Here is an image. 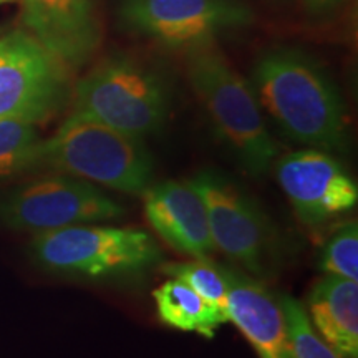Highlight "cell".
Wrapping results in <instances>:
<instances>
[{
  "instance_id": "21",
  "label": "cell",
  "mask_w": 358,
  "mask_h": 358,
  "mask_svg": "<svg viewBox=\"0 0 358 358\" xmlns=\"http://www.w3.org/2000/svg\"><path fill=\"white\" fill-rule=\"evenodd\" d=\"M13 0H0V6H6V3H10Z\"/></svg>"
},
{
  "instance_id": "10",
  "label": "cell",
  "mask_w": 358,
  "mask_h": 358,
  "mask_svg": "<svg viewBox=\"0 0 358 358\" xmlns=\"http://www.w3.org/2000/svg\"><path fill=\"white\" fill-rule=\"evenodd\" d=\"M274 163L282 191L307 226H322L357 206V182L327 151L299 150Z\"/></svg>"
},
{
  "instance_id": "12",
  "label": "cell",
  "mask_w": 358,
  "mask_h": 358,
  "mask_svg": "<svg viewBox=\"0 0 358 358\" xmlns=\"http://www.w3.org/2000/svg\"><path fill=\"white\" fill-rule=\"evenodd\" d=\"M150 226L169 248L192 259H208L214 244L203 199L189 182L163 181L143 192Z\"/></svg>"
},
{
  "instance_id": "8",
  "label": "cell",
  "mask_w": 358,
  "mask_h": 358,
  "mask_svg": "<svg viewBox=\"0 0 358 358\" xmlns=\"http://www.w3.org/2000/svg\"><path fill=\"white\" fill-rule=\"evenodd\" d=\"M118 15L129 32L186 50L254 22L244 0H122Z\"/></svg>"
},
{
  "instance_id": "9",
  "label": "cell",
  "mask_w": 358,
  "mask_h": 358,
  "mask_svg": "<svg viewBox=\"0 0 358 358\" xmlns=\"http://www.w3.org/2000/svg\"><path fill=\"white\" fill-rule=\"evenodd\" d=\"M124 208L78 178L48 176L17 187L0 201V221L10 229L38 232L120 219Z\"/></svg>"
},
{
  "instance_id": "7",
  "label": "cell",
  "mask_w": 358,
  "mask_h": 358,
  "mask_svg": "<svg viewBox=\"0 0 358 358\" xmlns=\"http://www.w3.org/2000/svg\"><path fill=\"white\" fill-rule=\"evenodd\" d=\"M69 69L25 29L0 35V118L47 122L69 101Z\"/></svg>"
},
{
  "instance_id": "18",
  "label": "cell",
  "mask_w": 358,
  "mask_h": 358,
  "mask_svg": "<svg viewBox=\"0 0 358 358\" xmlns=\"http://www.w3.org/2000/svg\"><path fill=\"white\" fill-rule=\"evenodd\" d=\"M282 313L285 320V332L290 358H342L312 325L306 307L292 295L280 294Z\"/></svg>"
},
{
  "instance_id": "2",
  "label": "cell",
  "mask_w": 358,
  "mask_h": 358,
  "mask_svg": "<svg viewBox=\"0 0 358 358\" xmlns=\"http://www.w3.org/2000/svg\"><path fill=\"white\" fill-rule=\"evenodd\" d=\"M186 70L214 129L244 171L254 178L266 174L279 150L252 83L227 62L216 42L187 48Z\"/></svg>"
},
{
  "instance_id": "16",
  "label": "cell",
  "mask_w": 358,
  "mask_h": 358,
  "mask_svg": "<svg viewBox=\"0 0 358 358\" xmlns=\"http://www.w3.org/2000/svg\"><path fill=\"white\" fill-rule=\"evenodd\" d=\"M163 272L189 285L206 302L211 303V307L226 320V324L229 322V315H227L229 289H227V280L221 266L211 262L209 259H194L189 262L166 264Z\"/></svg>"
},
{
  "instance_id": "1",
  "label": "cell",
  "mask_w": 358,
  "mask_h": 358,
  "mask_svg": "<svg viewBox=\"0 0 358 358\" xmlns=\"http://www.w3.org/2000/svg\"><path fill=\"white\" fill-rule=\"evenodd\" d=\"M252 88L275 127L299 145L338 151L347 145V113L340 92L320 65L297 48L259 57Z\"/></svg>"
},
{
  "instance_id": "14",
  "label": "cell",
  "mask_w": 358,
  "mask_h": 358,
  "mask_svg": "<svg viewBox=\"0 0 358 358\" xmlns=\"http://www.w3.org/2000/svg\"><path fill=\"white\" fill-rule=\"evenodd\" d=\"M308 319L342 358H358V282L329 275L313 285L307 299Z\"/></svg>"
},
{
  "instance_id": "5",
  "label": "cell",
  "mask_w": 358,
  "mask_h": 358,
  "mask_svg": "<svg viewBox=\"0 0 358 358\" xmlns=\"http://www.w3.org/2000/svg\"><path fill=\"white\" fill-rule=\"evenodd\" d=\"M30 249L40 267L87 279L138 275L161 259L158 244L145 231L88 224L38 232Z\"/></svg>"
},
{
  "instance_id": "3",
  "label": "cell",
  "mask_w": 358,
  "mask_h": 358,
  "mask_svg": "<svg viewBox=\"0 0 358 358\" xmlns=\"http://www.w3.org/2000/svg\"><path fill=\"white\" fill-rule=\"evenodd\" d=\"M37 163L111 191L140 196L153 181V158L143 140L71 113L40 143Z\"/></svg>"
},
{
  "instance_id": "19",
  "label": "cell",
  "mask_w": 358,
  "mask_h": 358,
  "mask_svg": "<svg viewBox=\"0 0 358 358\" xmlns=\"http://www.w3.org/2000/svg\"><path fill=\"white\" fill-rule=\"evenodd\" d=\"M320 268L329 275L358 280V226L350 221L340 226L320 254Z\"/></svg>"
},
{
  "instance_id": "4",
  "label": "cell",
  "mask_w": 358,
  "mask_h": 358,
  "mask_svg": "<svg viewBox=\"0 0 358 358\" xmlns=\"http://www.w3.org/2000/svg\"><path fill=\"white\" fill-rule=\"evenodd\" d=\"M73 113L127 136L156 133L169 113V90L158 71L128 55H111L75 85Z\"/></svg>"
},
{
  "instance_id": "20",
  "label": "cell",
  "mask_w": 358,
  "mask_h": 358,
  "mask_svg": "<svg viewBox=\"0 0 358 358\" xmlns=\"http://www.w3.org/2000/svg\"><path fill=\"white\" fill-rule=\"evenodd\" d=\"M307 12L310 15H325L337 8L342 0H303Z\"/></svg>"
},
{
  "instance_id": "17",
  "label": "cell",
  "mask_w": 358,
  "mask_h": 358,
  "mask_svg": "<svg viewBox=\"0 0 358 358\" xmlns=\"http://www.w3.org/2000/svg\"><path fill=\"white\" fill-rule=\"evenodd\" d=\"M40 143L35 123L22 118H0V178L37 164Z\"/></svg>"
},
{
  "instance_id": "6",
  "label": "cell",
  "mask_w": 358,
  "mask_h": 358,
  "mask_svg": "<svg viewBox=\"0 0 358 358\" xmlns=\"http://www.w3.org/2000/svg\"><path fill=\"white\" fill-rule=\"evenodd\" d=\"M208 214L214 249H219L239 271L266 279L274 271L277 239L259 206L229 179L203 171L189 179Z\"/></svg>"
},
{
  "instance_id": "15",
  "label": "cell",
  "mask_w": 358,
  "mask_h": 358,
  "mask_svg": "<svg viewBox=\"0 0 358 358\" xmlns=\"http://www.w3.org/2000/svg\"><path fill=\"white\" fill-rule=\"evenodd\" d=\"M156 312L164 325L182 332H196L213 338L219 327L226 324L219 313L189 285L169 279L153 292Z\"/></svg>"
},
{
  "instance_id": "13",
  "label": "cell",
  "mask_w": 358,
  "mask_h": 358,
  "mask_svg": "<svg viewBox=\"0 0 358 358\" xmlns=\"http://www.w3.org/2000/svg\"><path fill=\"white\" fill-rule=\"evenodd\" d=\"M222 271L229 289V322L249 340L259 358H290L279 297L239 268Z\"/></svg>"
},
{
  "instance_id": "11",
  "label": "cell",
  "mask_w": 358,
  "mask_h": 358,
  "mask_svg": "<svg viewBox=\"0 0 358 358\" xmlns=\"http://www.w3.org/2000/svg\"><path fill=\"white\" fill-rule=\"evenodd\" d=\"M22 22L66 69L87 64L101 43L98 0H20Z\"/></svg>"
}]
</instances>
